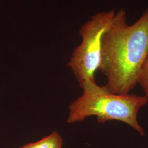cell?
I'll return each mask as SVG.
<instances>
[{"mask_svg":"<svg viewBox=\"0 0 148 148\" xmlns=\"http://www.w3.org/2000/svg\"><path fill=\"white\" fill-rule=\"evenodd\" d=\"M79 86L83 94L69 106L68 123L84 121L88 117L95 116L101 124L111 120L120 121L127 123L142 137L145 135L137 115L140 109L148 103L147 97L114 94L90 80L83 81Z\"/></svg>","mask_w":148,"mask_h":148,"instance_id":"7a4b0ae2","label":"cell"},{"mask_svg":"<svg viewBox=\"0 0 148 148\" xmlns=\"http://www.w3.org/2000/svg\"><path fill=\"white\" fill-rule=\"evenodd\" d=\"M63 140L59 133L54 131L42 139L18 148H62Z\"/></svg>","mask_w":148,"mask_h":148,"instance_id":"277c9868","label":"cell"},{"mask_svg":"<svg viewBox=\"0 0 148 148\" xmlns=\"http://www.w3.org/2000/svg\"><path fill=\"white\" fill-rule=\"evenodd\" d=\"M115 14L114 10L98 12L81 27V42L68 64L79 84L86 80L95 82V73L101 64L102 38Z\"/></svg>","mask_w":148,"mask_h":148,"instance_id":"3957f363","label":"cell"},{"mask_svg":"<svg viewBox=\"0 0 148 148\" xmlns=\"http://www.w3.org/2000/svg\"><path fill=\"white\" fill-rule=\"evenodd\" d=\"M138 84L142 87L145 95L148 98V56L142 66Z\"/></svg>","mask_w":148,"mask_h":148,"instance_id":"5b68a950","label":"cell"},{"mask_svg":"<svg viewBox=\"0 0 148 148\" xmlns=\"http://www.w3.org/2000/svg\"><path fill=\"white\" fill-rule=\"evenodd\" d=\"M148 56V8L132 25L126 11L114 16L101 41L99 70L107 78L104 87L111 93L127 95L138 84Z\"/></svg>","mask_w":148,"mask_h":148,"instance_id":"6da1fadb","label":"cell"}]
</instances>
